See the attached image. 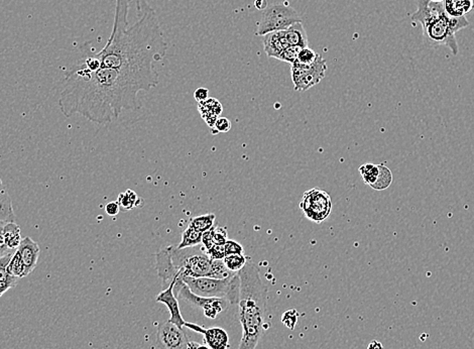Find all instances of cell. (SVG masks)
Masks as SVG:
<instances>
[{"label":"cell","instance_id":"obj_13","mask_svg":"<svg viewBox=\"0 0 474 349\" xmlns=\"http://www.w3.org/2000/svg\"><path fill=\"white\" fill-rule=\"evenodd\" d=\"M156 269L164 290L175 284L180 278L181 274L173 263L170 246L163 247L156 253Z\"/></svg>","mask_w":474,"mask_h":349},{"label":"cell","instance_id":"obj_8","mask_svg":"<svg viewBox=\"0 0 474 349\" xmlns=\"http://www.w3.org/2000/svg\"><path fill=\"white\" fill-rule=\"evenodd\" d=\"M174 294L178 299L186 302L195 308L202 309L206 317L209 319L217 318L219 314L228 310L231 305L230 302L224 298H208L196 295L183 282L181 277L175 283Z\"/></svg>","mask_w":474,"mask_h":349},{"label":"cell","instance_id":"obj_10","mask_svg":"<svg viewBox=\"0 0 474 349\" xmlns=\"http://www.w3.org/2000/svg\"><path fill=\"white\" fill-rule=\"evenodd\" d=\"M300 208L305 216L313 223H321L329 217L332 211V200L329 194L322 189L313 188L305 192Z\"/></svg>","mask_w":474,"mask_h":349},{"label":"cell","instance_id":"obj_24","mask_svg":"<svg viewBox=\"0 0 474 349\" xmlns=\"http://www.w3.org/2000/svg\"><path fill=\"white\" fill-rule=\"evenodd\" d=\"M202 233L196 230L195 228L188 225L182 233V240L178 244V249H186V247L196 246L202 242Z\"/></svg>","mask_w":474,"mask_h":349},{"label":"cell","instance_id":"obj_40","mask_svg":"<svg viewBox=\"0 0 474 349\" xmlns=\"http://www.w3.org/2000/svg\"><path fill=\"white\" fill-rule=\"evenodd\" d=\"M254 6L258 11H265L269 4H268V0H254Z\"/></svg>","mask_w":474,"mask_h":349},{"label":"cell","instance_id":"obj_16","mask_svg":"<svg viewBox=\"0 0 474 349\" xmlns=\"http://www.w3.org/2000/svg\"><path fill=\"white\" fill-rule=\"evenodd\" d=\"M16 251L22 256V262L27 268V272H29V275L31 274L38 265L41 253L40 246L31 237H27L22 238V244L16 249Z\"/></svg>","mask_w":474,"mask_h":349},{"label":"cell","instance_id":"obj_43","mask_svg":"<svg viewBox=\"0 0 474 349\" xmlns=\"http://www.w3.org/2000/svg\"><path fill=\"white\" fill-rule=\"evenodd\" d=\"M430 1H432V2H443L444 0H430Z\"/></svg>","mask_w":474,"mask_h":349},{"label":"cell","instance_id":"obj_26","mask_svg":"<svg viewBox=\"0 0 474 349\" xmlns=\"http://www.w3.org/2000/svg\"><path fill=\"white\" fill-rule=\"evenodd\" d=\"M8 270L13 276H15L18 279H24L25 277L29 276L27 268H25V263L22 262V256L16 251L13 253V258H11V263H9Z\"/></svg>","mask_w":474,"mask_h":349},{"label":"cell","instance_id":"obj_28","mask_svg":"<svg viewBox=\"0 0 474 349\" xmlns=\"http://www.w3.org/2000/svg\"><path fill=\"white\" fill-rule=\"evenodd\" d=\"M318 56V53H316L315 51L312 50V48H310L309 47L303 48H301L299 55H298L296 61L299 62L301 64L311 65L316 61Z\"/></svg>","mask_w":474,"mask_h":349},{"label":"cell","instance_id":"obj_14","mask_svg":"<svg viewBox=\"0 0 474 349\" xmlns=\"http://www.w3.org/2000/svg\"><path fill=\"white\" fill-rule=\"evenodd\" d=\"M185 327L203 335L206 345L210 349L230 348V336L225 330L219 327L204 328L194 323H185Z\"/></svg>","mask_w":474,"mask_h":349},{"label":"cell","instance_id":"obj_3","mask_svg":"<svg viewBox=\"0 0 474 349\" xmlns=\"http://www.w3.org/2000/svg\"><path fill=\"white\" fill-rule=\"evenodd\" d=\"M239 276V320L242 337L238 349H256L265 331L270 327L267 322L268 288L261 281L256 263L249 262L238 272Z\"/></svg>","mask_w":474,"mask_h":349},{"label":"cell","instance_id":"obj_11","mask_svg":"<svg viewBox=\"0 0 474 349\" xmlns=\"http://www.w3.org/2000/svg\"><path fill=\"white\" fill-rule=\"evenodd\" d=\"M188 336L183 328L169 320L159 325L156 338L159 349H188Z\"/></svg>","mask_w":474,"mask_h":349},{"label":"cell","instance_id":"obj_36","mask_svg":"<svg viewBox=\"0 0 474 349\" xmlns=\"http://www.w3.org/2000/svg\"><path fill=\"white\" fill-rule=\"evenodd\" d=\"M6 223H0V258L6 256V254L13 253V251H11V249H8V246H6V240H4V224Z\"/></svg>","mask_w":474,"mask_h":349},{"label":"cell","instance_id":"obj_6","mask_svg":"<svg viewBox=\"0 0 474 349\" xmlns=\"http://www.w3.org/2000/svg\"><path fill=\"white\" fill-rule=\"evenodd\" d=\"M181 279L190 290L198 296L208 298H224L230 302V304H238L239 300V276H235L226 279L193 278V277L181 276Z\"/></svg>","mask_w":474,"mask_h":349},{"label":"cell","instance_id":"obj_27","mask_svg":"<svg viewBox=\"0 0 474 349\" xmlns=\"http://www.w3.org/2000/svg\"><path fill=\"white\" fill-rule=\"evenodd\" d=\"M247 261H249V258H246L244 254H230V256H226L223 258L224 265L228 268V270L232 272H237V274L240 270L244 269Z\"/></svg>","mask_w":474,"mask_h":349},{"label":"cell","instance_id":"obj_42","mask_svg":"<svg viewBox=\"0 0 474 349\" xmlns=\"http://www.w3.org/2000/svg\"><path fill=\"white\" fill-rule=\"evenodd\" d=\"M367 349H383V345L381 344V342L372 341L367 345Z\"/></svg>","mask_w":474,"mask_h":349},{"label":"cell","instance_id":"obj_1","mask_svg":"<svg viewBox=\"0 0 474 349\" xmlns=\"http://www.w3.org/2000/svg\"><path fill=\"white\" fill-rule=\"evenodd\" d=\"M131 2L115 0L112 32L103 50L94 56L100 67L131 76L150 91L159 81L154 64L166 57L169 46L158 15L147 0H138V20L129 27Z\"/></svg>","mask_w":474,"mask_h":349},{"label":"cell","instance_id":"obj_20","mask_svg":"<svg viewBox=\"0 0 474 349\" xmlns=\"http://www.w3.org/2000/svg\"><path fill=\"white\" fill-rule=\"evenodd\" d=\"M444 11L452 18L466 16L474 8L473 0H444Z\"/></svg>","mask_w":474,"mask_h":349},{"label":"cell","instance_id":"obj_2","mask_svg":"<svg viewBox=\"0 0 474 349\" xmlns=\"http://www.w3.org/2000/svg\"><path fill=\"white\" fill-rule=\"evenodd\" d=\"M140 91L147 89L131 76L103 67L91 70L79 60L65 71L59 107L66 117L79 114L94 124H110L124 110H140Z\"/></svg>","mask_w":474,"mask_h":349},{"label":"cell","instance_id":"obj_12","mask_svg":"<svg viewBox=\"0 0 474 349\" xmlns=\"http://www.w3.org/2000/svg\"><path fill=\"white\" fill-rule=\"evenodd\" d=\"M358 172L365 184L371 186L374 190H386L392 185L393 173L385 164H364L358 168Z\"/></svg>","mask_w":474,"mask_h":349},{"label":"cell","instance_id":"obj_29","mask_svg":"<svg viewBox=\"0 0 474 349\" xmlns=\"http://www.w3.org/2000/svg\"><path fill=\"white\" fill-rule=\"evenodd\" d=\"M210 231H211L212 239L215 244L224 246L226 244L228 240V232L225 228L214 225Z\"/></svg>","mask_w":474,"mask_h":349},{"label":"cell","instance_id":"obj_17","mask_svg":"<svg viewBox=\"0 0 474 349\" xmlns=\"http://www.w3.org/2000/svg\"><path fill=\"white\" fill-rule=\"evenodd\" d=\"M263 40V50L269 58L279 59V55L284 48H288L289 43L287 40L284 31H277L270 32L265 36L261 37Z\"/></svg>","mask_w":474,"mask_h":349},{"label":"cell","instance_id":"obj_37","mask_svg":"<svg viewBox=\"0 0 474 349\" xmlns=\"http://www.w3.org/2000/svg\"><path fill=\"white\" fill-rule=\"evenodd\" d=\"M209 90L207 88L200 87L194 92V98L197 100V103H202V101L207 100Z\"/></svg>","mask_w":474,"mask_h":349},{"label":"cell","instance_id":"obj_39","mask_svg":"<svg viewBox=\"0 0 474 349\" xmlns=\"http://www.w3.org/2000/svg\"><path fill=\"white\" fill-rule=\"evenodd\" d=\"M105 212L110 216H117V214L120 212V206L119 202L115 201V202L108 203L105 206Z\"/></svg>","mask_w":474,"mask_h":349},{"label":"cell","instance_id":"obj_22","mask_svg":"<svg viewBox=\"0 0 474 349\" xmlns=\"http://www.w3.org/2000/svg\"><path fill=\"white\" fill-rule=\"evenodd\" d=\"M20 226L15 223H6L4 224V235L6 246L11 251H16L22 244V238L20 235Z\"/></svg>","mask_w":474,"mask_h":349},{"label":"cell","instance_id":"obj_18","mask_svg":"<svg viewBox=\"0 0 474 349\" xmlns=\"http://www.w3.org/2000/svg\"><path fill=\"white\" fill-rule=\"evenodd\" d=\"M13 253L15 251L0 258V297L11 289L15 288L20 279L13 276L8 270V265Z\"/></svg>","mask_w":474,"mask_h":349},{"label":"cell","instance_id":"obj_32","mask_svg":"<svg viewBox=\"0 0 474 349\" xmlns=\"http://www.w3.org/2000/svg\"><path fill=\"white\" fill-rule=\"evenodd\" d=\"M200 103L201 105L203 106V107L206 108V110H209V112H211L212 113H214V114H216L217 117H219V115H220V113L222 112L221 103H219V101L217 100V99L208 98L207 100L202 101V103Z\"/></svg>","mask_w":474,"mask_h":349},{"label":"cell","instance_id":"obj_9","mask_svg":"<svg viewBox=\"0 0 474 349\" xmlns=\"http://www.w3.org/2000/svg\"><path fill=\"white\" fill-rule=\"evenodd\" d=\"M327 64L319 54L313 64L304 65L298 61L292 64V80L296 91L304 92L319 84L325 77Z\"/></svg>","mask_w":474,"mask_h":349},{"label":"cell","instance_id":"obj_30","mask_svg":"<svg viewBox=\"0 0 474 349\" xmlns=\"http://www.w3.org/2000/svg\"><path fill=\"white\" fill-rule=\"evenodd\" d=\"M301 48H303L296 47V46H289L288 48H284L283 52L281 53L277 60L293 64L297 60Z\"/></svg>","mask_w":474,"mask_h":349},{"label":"cell","instance_id":"obj_15","mask_svg":"<svg viewBox=\"0 0 474 349\" xmlns=\"http://www.w3.org/2000/svg\"><path fill=\"white\" fill-rule=\"evenodd\" d=\"M175 284H172L169 288L162 291L157 296V302L163 303L166 308L170 311L171 317L169 319L170 322L174 323L178 327L183 328L186 321L184 320L181 314V310L179 306V299L176 297L174 294Z\"/></svg>","mask_w":474,"mask_h":349},{"label":"cell","instance_id":"obj_33","mask_svg":"<svg viewBox=\"0 0 474 349\" xmlns=\"http://www.w3.org/2000/svg\"><path fill=\"white\" fill-rule=\"evenodd\" d=\"M206 253H207L208 256H209L210 258H212V260H223L226 256L225 249H224V246H221V244H214L211 249L206 251Z\"/></svg>","mask_w":474,"mask_h":349},{"label":"cell","instance_id":"obj_35","mask_svg":"<svg viewBox=\"0 0 474 349\" xmlns=\"http://www.w3.org/2000/svg\"><path fill=\"white\" fill-rule=\"evenodd\" d=\"M213 129L214 131H212V133H228L231 129L230 120L226 119V117H218V119L216 120V122H215Z\"/></svg>","mask_w":474,"mask_h":349},{"label":"cell","instance_id":"obj_31","mask_svg":"<svg viewBox=\"0 0 474 349\" xmlns=\"http://www.w3.org/2000/svg\"><path fill=\"white\" fill-rule=\"evenodd\" d=\"M282 322L289 329L293 330L296 327L298 322V313L296 310H289L284 312L282 316Z\"/></svg>","mask_w":474,"mask_h":349},{"label":"cell","instance_id":"obj_19","mask_svg":"<svg viewBox=\"0 0 474 349\" xmlns=\"http://www.w3.org/2000/svg\"><path fill=\"white\" fill-rule=\"evenodd\" d=\"M15 218L13 200L0 179V223H15Z\"/></svg>","mask_w":474,"mask_h":349},{"label":"cell","instance_id":"obj_41","mask_svg":"<svg viewBox=\"0 0 474 349\" xmlns=\"http://www.w3.org/2000/svg\"><path fill=\"white\" fill-rule=\"evenodd\" d=\"M188 349H210L207 345L204 344L198 343L195 341H189Z\"/></svg>","mask_w":474,"mask_h":349},{"label":"cell","instance_id":"obj_21","mask_svg":"<svg viewBox=\"0 0 474 349\" xmlns=\"http://www.w3.org/2000/svg\"><path fill=\"white\" fill-rule=\"evenodd\" d=\"M284 34L289 45L300 48L309 47L308 36L302 22H297L284 29Z\"/></svg>","mask_w":474,"mask_h":349},{"label":"cell","instance_id":"obj_38","mask_svg":"<svg viewBox=\"0 0 474 349\" xmlns=\"http://www.w3.org/2000/svg\"><path fill=\"white\" fill-rule=\"evenodd\" d=\"M201 244L205 247V251L211 249L214 244L213 239H212L211 231L208 230L202 233V242H201Z\"/></svg>","mask_w":474,"mask_h":349},{"label":"cell","instance_id":"obj_25","mask_svg":"<svg viewBox=\"0 0 474 349\" xmlns=\"http://www.w3.org/2000/svg\"><path fill=\"white\" fill-rule=\"evenodd\" d=\"M215 219L216 216L215 214H205L201 215V216L195 217V218L191 219L190 221V226L195 228L196 230L200 231V232H205L211 230L212 228L215 225Z\"/></svg>","mask_w":474,"mask_h":349},{"label":"cell","instance_id":"obj_5","mask_svg":"<svg viewBox=\"0 0 474 349\" xmlns=\"http://www.w3.org/2000/svg\"><path fill=\"white\" fill-rule=\"evenodd\" d=\"M199 246L182 249H178L177 246H170L173 263L180 270L181 276L226 279L237 274L228 270L223 260L210 258L206 253L205 247Z\"/></svg>","mask_w":474,"mask_h":349},{"label":"cell","instance_id":"obj_4","mask_svg":"<svg viewBox=\"0 0 474 349\" xmlns=\"http://www.w3.org/2000/svg\"><path fill=\"white\" fill-rule=\"evenodd\" d=\"M412 20L422 25L423 39L427 46H445L453 54H459V44L451 27V16L446 15L443 2L418 0V9L412 15Z\"/></svg>","mask_w":474,"mask_h":349},{"label":"cell","instance_id":"obj_34","mask_svg":"<svg viewBox=\"0 0 474 349\" xmlns=\"http://www.w3.org/2000/svg\"><path fill=\"white\" fill-rule=\"evenodd\" d=\"M224 249H225L226 256H230V254H244V246L242 244L231 239H228L226 242V244H224Z\"/></svg>","mask_w":474,"mask_h":349},{"label":"cell","instance_id":"obj_7","mask_svg":"<svg viewBox=\"0 0 474 349\" xmlns=\"http://www.w3.org/2000/svg\"><path fill=\"white\" fill-rule=\"evenodd\" d=\"M302 22V18L295 8L288 4H274L263 11L256 27V36L263 37L270 32L284 31L291 25Z\"/></svg>","mask_w":474,"mask_h":349},{"label":"cell","instance_id":"obj_23","mask_svg":"<svg viewBox=\"0 0 474 349\" xmlns=\"http://www.w3.org/2000/svg\"><path fill=\"white\" fill-rule=\"evenodd\" d=\"M120 210L122 211H129L136 207H142L143 205V198H140L138 194L133 190H126L124 193H120L117 198Z\"/></svg>","mask_w":474,"mask_h":349}]
</instances>
